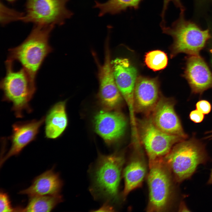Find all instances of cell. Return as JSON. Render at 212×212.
<instances>
[{
	"label": "cell",
	"instance_id": "1",
	"mask_svg": "<svg viewBox=\"0 0 212 212\" xmlns=\"http://www.w3.org/2000/svg\"><path fill=\"white\" fill-rule=\"evenodd\" d=\"M54 26L35 25L21 44L9 50L6 60L19 62L35 81L43 61L52 50L49 39Z\"/></svg>",
	"mask_w": 212,
	"mask_h": 212
},
{
	"label": "cell",
	"instance_id": "2",
	"mask_svg": "<svg viewBox=\"0 0 212 212\" xmlns=\"http://www.w3.org/2000/svg\"><path fill=\"white\" fill-rule=\"evenodd\" d=\"M13 62L6 60L5 76L1 80L0 86L3 92L2 100L12 104L11 110L17 118L23 117L24 112L32 111L30 102L36 90L35 81L22 67L15 71Z\"/></svg>",
	"mask_w": 212,
	"mask_h": 212
},
{
	"label": "cell",
	"instance_id": "3",
	"mask_svg": "<svg viewBox=\"0 0 212 212\" xmlns=\"http://www.w3.org/2000/svg\"><path fill=\"white\" fill-rule=\"evenodd\" d=\"M209 159L204 144L193 136L176 144L164 158L175 180L179 183L190 178L198 165Z\"/></svg>",
	"mask_w": 212,
	"mask_h": 212
},
{
	"label": "cell",
	"instance_id": "4",
	"mask_svg": "<svg viewBox=\"0 0 212 212\" xmlns=\"http://www.w3.org/2000/svg\"><path fill=\"white\" fill-rule=\"evenodd\" d=\"M123 156L119 154L100 155L92 173L91 188L94 196L103 198L109 203L117 198Z\"/></svg>",
	"mask_w": 212,
	"mask_h": 212
},
{
	"label": "cell",
	"instance_id": "5",
	"mask_svg": "<svg viewBox=\"0 0 212 212\" xmlns=\"http://www.w3.org/2000/svg\"><path fill=\"white\" fill-rule=\"evenodd\" d=\"M164 33L173 39L171 57L180 53L198 55L207 41L211 37L208 29L202 30L196 24L186 20L184 11H180L179 18L170 26L161 27Z\"/></svg>",
	"mask_w": 212,
	"mask_h": 212
},
{
	"label": "cell",
	"instance_id": "6",
	"mask_svg": "<svg viewBox=\"0 0 212 212\" xmlns=\"http://www.w3.org/2000/svg\"><path fill=\"white\" fill-rule=\"evenodd\" d=\"M149 166L147 210L151 212L162 211L166 208L170 200L172 175L164 158L149 162Z\"/></svg>",
	"mask_w": 212,
	"mask_h": 212
},
{
	"label": "cell",
	"instance_id": "7",
	"mask_svg": "<svg viewBox=\"0 0 212 212\" xmlns=\"http://www.w3.org/2000/svg\"><path fill=\"white\" fill-rule=\"evenodd\" d=\"M137 127L140 142L145 150L149 162L164 158L176 144L187 139L160 130L149 117L137 122Z\"/></svg>",
	"mask_w": 212,
	"mask_h": 212
},
{
	"label": "cell",
	"instance_id": "8",
	"mask_svg": "<svg viewBox=\"0 0 212 212\" xmlns=\"http://www.w3.org/2000/svg\"><path fill=\"white\" fill-rule=\"evenodd\" d=\"M69 0H26L21 21L35 25H63L72 16L66 6Z\"/></svg>",
	"mask_w": 212,
	"mask_h": 212
},
{
	"label": "cell",
	"instance_id": "9",
	"mask_svg": "<svg viewBox=\"0 0 212 212\" xmlns=\"http://www.w3.org/2000/svg\"><path fill=\"white\" fill-rule=\"evenodd\" d=\"M109 36L107 38L104 61L101 65L94 53L98 68L99 82V97L102 106L105 110L110 111L119 106L123 97L116 83L109 47Z\"/></svg>",
	"mask_w": 212,
	"mask_h": 212
},
{
	"label": "cell",
	"instance_id": "10",
	"mask_svg": "<svg viewBox=\"0 0 212 212\" xmlns=\"http://www.w3.org/2000/svg\"><path fill=\"white\" fill-rule=\"evenodd\" d=\"M175 105L174 99L160 96L150 112L149 118L154 125L163 132L187 138L188 135L175 111Z\"/></svg>",
	"mask_w": 212,
	"mask_h": 212
},
{
	"label": "cell",
	"instance_id": "11",
	"mask_svg": "<svg viewBox=\"0 0 212 212\" xmlns=\"http://www.w3.org/2000/svg\"><path fill=\"white\" fill-rule=\"evenodd\" d=\"M114 75L117 86L127 106L129 115L135 113L134 90L137 79L136 69L127 59L117 58L112 61Z\"/></svg>",
	"mask_w": 212,
	"mask_h": 212
},
{
	"label": "cell",
	"instance_id": "12",
	"mask_svg": "<svg viewBox=\"0 0 212 212\" xmlns=\"http://www.w3.org/2000/svg\"><path fill=\"white\" fill-rule=\"evenodd\" d=\"M44 122V117H43L39 120L19 121L12 125L11 134L8 139L11 141V146L1 159V166L11 157L18 155L26 145L36 139Z\"/></svg>",
	"mask_w": 212,
	"mask_h": 212
},
{
	"label": "cell",
	"instance_id": "13",
	"mask_svg": "<svg viewBox=\"0 0 212 212\" xmlns=\"http://www.w3.org/2000/svg\"><path fill=\"white\" fill-rule=\"evenodd\" d=\"M95 130L107 144H110L124 134L127 121L123 114L117 111H101L94 119Z\"/></svg>",
	"mask_w": 212,
	"mask_h": 212
},
{
	"label": "cell",
	"instance_id": "14",
	"mask_svg": "<svg viewBox=\"0 0 212 212\" xmlns=\"http://www.w3.org/2000/svg\"><path fill=\"white\" fill-rule=\"evenodd\" d=\"M184 76L193 93L201 95L212 88V73L199 55H190L187 58Z\"/></svg>",
	"mask_w": 212,
	"mask_h": 212
},
{
	"label": "cell",
	"instance_id": "15",
	"mask_svg": "<svg viewBox=\"0 0 212 212\" xmlns=\"http://www.w3.org/2000/svg\"><path fill=\"white\" fill-rule=\"evenodd\" d=\"M159 85L155 78H137L134 90L136 112L150 113L160 97Z\"/></svg>",
	"mask_w": 212,
	"mask_h": 212
},
{
	"label": "cell",
	"instance_id": "16",
	"mask_svg": "<svg viewBox=\"0 0 212 212\" xmlns=\"http://www.w3.org/2000/svg\"><path fill=\"white\" fill-rule=\"evenodd\" d=\"M62 184L59 174L52 169L36 177L30 187L20 191L19 194L26 195L30 197L58 194Z\"/></svg>",
	"mask_w": 212,
	"mask_h": 212
},
{
	"label": "cell",
	"instance_id": "17",
	"mask_svg": "<svg viewBox=\"0 0 212 212\" xmlns=\"http://www.w3.org/2000/svg\"><path fill=\"white\" fill-rule=\"evenodd\" d=\"M66 101H59L52 105L44 117L45 137L57 139L63 132L68 123Z\"/></svg>",
	"mask_w": 212,
	"mask_h": 212
},
{
	"label": "cell",
	"instance_id": "18",
	"mask_svg": "<svg viewBox=\"0 0 212 212\" xmlns=\"http://www.w3.org/2000/svg\"><path fill=\"white\" fill-rule=\"evenodd\" d=\"M146 167L141 157L133 158L125 167L123 172L125 186L123 192L125 197L130 192L140 186L145 176Z\"/></svg>",
	"mask_w": 212,
	"mask_h": 212
},
{
	"label": "cell",
	"instance_id": "19",
	"mask_svg": "<svg viewBox=\"0 0 212 212\" xmlns=\"http://www.w3.org/2000/svg\"><path fill=\"white\" fill-rule=\"evenodd\" d=\"M143 0H108L104 3L95 1L94 7L99 10V16L106 14L115 15L128 9H137Z\"/></svg>",
	"mask_w": 212,
	"mask_h": 212
},
{
	"label": "cell",
	"instance_id": "20",
	"mask_svg": "<svg viewBox=\"0 0 212 212\" xmlns=\"http://www.w3.org/2000/svg\"><path fill=\"white\" fill-rule=\"evenodd\" d=\"M62 200V198L59 194L33 196L30 197L25 208H18L17 211L49 212Z\"/></svg>",
	"mask_w": 212,
	"mask_h": 212
},
{
	"label": "cell",
	"instance_id": "21",
	"mask_svg": "<svg viewBox=\"0 0 212 212\" xmlns=\"http://www.w3.org/2000/svg\"><path fill=\"white\" fill-rule=\"evenodd\" d=\"M145 62L148 68L154 71H157L163 69L167 66L168 59L164 52L155 50L146 54Z\"/></svg>",
	"mask_w": 212,
	"mask_h": 212
},
{
	"label": "cell",
	"instance_id": "22",
	"mask_svg": "<svg viewBox=\"0 0 212 212\" xmlns=\"http://www.w3.org/2000/svg\"><path fill=\"white\" fill-rule=\"evenodd\" d=\"M0 12V22L2 26L13 21H21L24 14L7 7L1 1Z\"/></svg>",
	"mask_w": 212,
	"mask_h": 212
},
{
	"label": "cell",
	"instance_id": "23",
	"mask_svg": "<svg viewBox=\"0 0 212 212\" xmlns=\"http://www.w3.org/2000/svg\"><path fill=\"white\" fill-rule=\"evenodd\" d=\"M0 212L16 211V208L12 207L8 195L2 191H1L0 193Z\"/></svg>",
	"mask_w": 212,
	"mask_h": 212
},
{
	"label": "cell",
	"instance_id": "24",
	"mask_svg": "<svg viewBox=\"0 0 212 212\" xmlns=\"http://www.w3.org/2000/svg\"><path fill=\"white\" fill-rule=\"evenodd\" d=\"M170 2H173L177 7L180 8V11H184V7L182 4L180 0H163V7L161 14L162 18L161 22L162 23L166 22L165 19V13L169 4Z\"/></svg>",
	"mask_w": 212,
	"mask_h": 212
},
{
	"label": "cell",
	"instance_id": "25",
	"mask_svg": "<svg viewBox=\"0 0 212 212\" xmlns=\"http://www.w3.org/2000/svg\"><path fill=\"white\" fill-rule=\"evenodd\" d=\"M196 109L204 114H208L211 109L210 102L206 100H201L198 102L196 104Z\"/></svg>",
	"mask_w": 212,
	"mask_h": 212
},
{
	"label": "cell",
	"instance_id": "26",
	"mask_svg": "<svg viewBox=\"0 0 212 212\" xmlns=\"http://www.w3.org/2000/svg\"><path fill=\"white\" fill-rule=\"evenodd\" d=\"M190 119L193 122L199 123L202 122L204 118V114L197 110L191 111L189 115Z\"/></svg>",
	"mask_w": 212,
	"mask_h": 212
},
{
	"label": "cell",
	"instance_id": "27",
	"mask_svg": "<svg viewBox=\"0 0 212 212\" xmlns=\"http://www.w3.org/2000/svg\"><path fill=\"white\" fill-rule=\"evenodd\" d=\"M113 208L109 204V203L107 202L97 211H112Z\"/></svg>",
	"mask_w": 212,
	"mask_h": 212
},
{
	"label": "cell",
	"instance_id": "28",
	"mask_svg": "<svg viewBox=\"0 0 212 212\" xmlns=\"http://www.w3.org/2000/svg\"><path fill=\"white\" fill-rule=\"evenodd\" d=\"M206 134L207 135L205 138V139H212V130L206 132Z\"/></svg>",
	"mask_w": 212,
	"mask_h": 212
},
{
	"label": "cell",
	"instance_id": "29",
	"mask_svg": "<svg viewBox=\"0 0 212 212\" xmlns=\"http://www.w3.org/2000/svg\"><path fill=\"white\" fill-rule=\"evenodd\" d=\"M208 184H212V169L211 170V172L209 178L207 182Z\"/></svg>",
	"mask_w": 212,
	"mask_h": 212
},
{
	"label": "cell",
	"instance_id": "30",
	"mask_svg": "<svg viewBox=\"0 0 212 212\" xmlns=\"http://www.w3.org/2000/svg\"><path fill=\"white\" fill-rule=\"evenodd\" d=\"M6 0V1L9 2V3H13L17 0Z\"/></svg>",
	"mask_w": 212,
	"mask_h": 212
},
{
	"label": "cell",
	"instance_id": "31",
	"mask_svg": "<svg viewBox=\"0 0 212 212\" xmlns=\"http://www.w3.org/2000/svg\"><path fill=\"white\" fill-rule=\"evenodd\" d=\"M203 0L212 1V0Z\"/></svg>",
	"mask_w": 212,
	"mask_h": 212
},
{
	"label": "cell",
	"instance_id": "32",
	"mask_svg": "<svg viewBox=\"0 0 212 212\" xmlns=\"http://www.w3.org/2000/svg\"><path fill=\"white\" fill-rule=\"evenodd\" d=\"M210 52L212 53V49L210 50Z\"/></svg>",
	"mask_w": 212,
	"mask_h": 212
}]
</instances>
